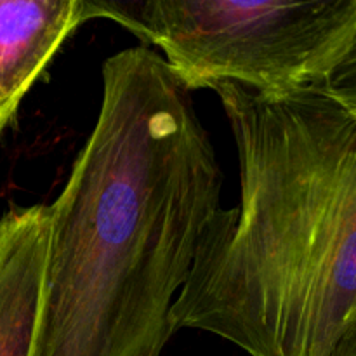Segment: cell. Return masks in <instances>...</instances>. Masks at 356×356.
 <instances>
[{"instance_id": "cell-4", "label": "cell", "mask_w": 356, "mask_h": 356, "mask_svg": "<svg viewBox=\"0 0 356 356\" xmlns=\"http://www.w3.org/2000/svg\"><path fill=\"white\" fill-rule=\"evenodd\" d=\"M87 21L86 0H0V136L59 47Z\"/></svg>"}, {"instance_id": "cell-6", "label": "cell", "mask_w": 356, "mask_h": 356, "mask_svg": "<svg viewBox=\"0 0 356 356\" xmlns=\"http://www.w3.org/2000/svg\"><path fill=\"white\" fill-rule=\"evenodd\" d=\"M318 89L329 92L344 106L356 110V33L341 61L320 83Z\"/></svg>"}, {"instance_id": "cell-3", "label": "cell", "mask_w": 356, "mask_h": 356, "mask_svg": "<svg viewBox=\"0 0 356 356\" xmlns=\"http://www.w3.org/2000/svg\"><path fill=\"white\" fill-rule=\"evenodd\" d=\"M86 10L156 45L191 92L219 82L318 87L356 33V0H86Z\"/></svg>"}, {"instance_id": "cell-5", "label": "cell", "mask_w": 356, "mask_h": 356, "mask_svg": "<svg viewBox=\"0 0 356 356\" xmlns=\"http://www.w3.org/2000/svg\"><path fill=\"white\" fill-rule=\"evenodd\" d=\"M49 240V205L0 218V356H30Z\"/></svg>"}, {"instance_id": "cell-2", "label": "cell", "mask_w": 356, "mask_h": 356, "mask_svg": "<svg viewBox=\"0 0 356 356\" xmlns=\"http://www.w3.org/2000/svg\"><path fill=\"white\" fill-rule=\"evenodd\" d=\"M236 145L219 209L169 313L249 356H330L356 322V110L318 87H211Z\"/></svg>"}, {"instance_id": "cell-1", "label": "cell", "mask_w": 356, "mask_h": 356, "mask_svg": "<svg viewBox=\"0 0 356 356\" xmlns=\"http://www.w3.org/2000/svg\"><path fill=\"white\" fill-rule=\"evenodd\" d=\"M96 125L49 205L30 356H160L225 176L160 52L104 59Z\"/></svg>"}, {"instance_id": "cell-7", "label": "cell", "mask_w": 356, "mask_h": 356, "mask_svg": "<svg viewBox=\"0 0 356 356\" xmlns=\"http://www.w3.org/2000/svg\"><path fill=\"white\" fill-rule=\"evenodd\" d=\"M330 356H356V322L344 332Z\"/></svg>"}]
</instances>
